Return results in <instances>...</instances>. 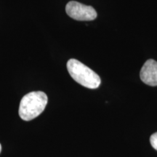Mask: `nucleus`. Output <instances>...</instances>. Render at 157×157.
Masks as SVG:
<instances>
[{
    "label": "nucleus",
    "mask_w": 157,
    "mask_h": 157,
    "mask_svg": "<svg viewBox=\"0 0 157 157\" xmlns=\"http://www.w3.org/2000/svg\"><path fill=\"white\" fill-rule=\"evenodd\" d=\"M66 12L70 17L79 21H93L97 17V12L93 7L75 1L66 5Z\"/></svg>",
    "instance_id": "nucleus-3"
},
{
    "label": "nucleus",
    "mask_w": 157,
    "mask_h": 157,
    "mask_svg": "<svg viewBox=\"0 0 157 157\" xmlns=\"http://www.w3.org/2000/svg\"><path fill=\"white\" fill-rule=\"evenodd\" d=\"M67 69L74 81L84 87L96 89L101 84L100 76L89 67L76 59H70L68 60Z\"/></svg>",
    "instance_id": "nucleus-2"
},
{
    "label": "nucleus",
    "mask_w": 157,
    "mask_h": 157,
    "mask_svg": "<svg viewBox=\"0 0 157 157\" xmlns=\"http://www.w3.org/2000/svg\"><path fill=\"white\" fill-rule=\"evenodd\" d=\"M48 101V96L43 92H31L26 94L20 103V117L24 121L35 119L44 111Z\"/></svg>",
    "instance_id": "nucleus-1"
},
{
    "label": "nucleus",
    "mask_w": 157,
    "mask_h": 157,
    "mask_svg": "<svg viewBox=\"0 0 157 157\" xmlns=\"http://www.w3.org/2000/svg\"><path fill=\"white\" fill-rule=\"evenodd\" d=\"M141 81L147 85L157 86V62L153 59H149L145 62L140 72Z\"/></svg>",
    "instance_id": "nucleus-4"
},
{
    "label": "nucleus",
    "mask_w": 157,
    "mask_h": 157,
    "mask_svg": "<svg viewBox=\"0 0 157 157\" xmlns=\"http://www.w3.org/2000/svg\"><path fill=\"white\" fill-rule=\"evenodd\" d=\"M1 151H2V146L1 144H0V153H1Z\"/></svg>",
    "instance_id": "nucleus-6"
},
{
    "label": "nucleus",
    "mask_w": 157,
    "mask_h": 157,
    "mask_svg": "<svg viewBox=\"0 0 157 157\" xmlns=\"http://www.w3.org/2000/svg\"><path fill=\"white\" fill-rule=\"evenodd\" d=\"M150 143L154 149L157 151V132L153 134L150 137Z\"/></svg>",
    "instance_id": "nucleus-5"
}]
</instances>
